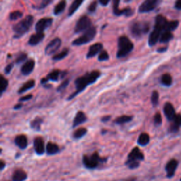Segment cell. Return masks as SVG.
<instances>
[{
    "label": "cell",
    "instance_id": "cell-1",
    "mask_svg": "<svg viewBox=\"0 0 181 181\" xmlns=\"http://www.w3.org/2000/svg\"><path fill=\"white\" fill-rule=\"evenodd\" d=\"M101 73L99 71L94 70L92 71L91 72H89L85 74L84 75L82 76V77H78L77 79L75 80V87L76 90L72 93L70 96L67 98V100H72L77 96L78 94H79L80 93L86 89L87 86L94 84L96 81L99 79V78L101 77Z\"/></svg>",
    "mask_w": 181,
    "mask_h": 181
},
{
    "label": "cell",
    "instance_id": "cell-2",
    "mask_svg": "<svg viewBox=\"0 0 181 181\" xmlns=\"http://www.w3.org/2000/svg\"><path fill=\"white\" fill-rule=\"evenodd\" d=\"M33 16L32 15H28L24 18L23 20H21L15 24L13 26V31L15 35L14 38H20L22 36L28 32L30 30L31 27L32 26L33 23Z\"/></svg>",
    "mask_w": 181,
    "mask_h": 181
},
{
    "label": "cell",
    "instance_id": "cell-3",
    "mask_svg": "<svg viewBox=\"0 0 181 181\" xmlns=\"http://www.w3.org/2000/svg\"><path fill=\"white\" fill-rule=\"evenodd\" d=\"M117 46H118V50L116 54L117 58L125 57L134 49L133 42L125 36H120L118 38Z\"/></svg>",
    "mask_w": 181,
    "mask_h": 181
},
{
    "label": "cell",
    "instance_id": "cell-4",
    "mask_svg": "<svg viewBox=\"0 0 181 181\" xmlns=\"http://www.w3.org/2000/svg\"><path fill=\"white\" fill-rule=\"evenodd\" d=\"M107 158H101L99 156V154L96 151L90 156H88L87 155H84L83 156V163L86 168L89 169H94L97 168L101 163L106 162Z\"/></svg>",
    "mask_w": 181,
    "mask_h": 181
},
{
    "label": "cell",
    "instance_id": "cell-5",
    "mask_svg": "<svg viewBox=\"0 0 181 181\" xmlns=\"http://www.w3.org/2000/svg\"><path fill=\"white\" fill-rule=\"evenodd\" d=\"M149 28L150 26L147 22H135L132 24L130 32L134 38H140L149 32Z\"/></svg>",
    "mask_w": 181,
    "mask_h": 181
},
{
    "label": "cell",
    "instance_id": "cell-6",
    "mask_svg": "<svg viewBox=\"0 0 181 181\" xmlns=\"http://www.w3.org/2000/svg\"><path fill=\"white\" fill-rule=\"evenodd\" d=\"M96 35V29L95 27L91 26L88 30H86L80 37L76 39L72 42V45L74 46H80L84 44H87L90 43V41L94 40L95 36Z\"/></svg>",
    "mask_w": 181,
    "mask_h": 181
},
{
    "label": "cell",
    "instance_id": "cell-7",
    "mask_svg": "<svg viewBox=\"0 0 181 181\" xmlns=\"http://www.w3.org/2000/svg\"><path fill=\"white\" fill-rule=\"evenodd\" d=\"M91 27V20L87 16H83L77 21L74 28V33H79L86 31Z\"/></svg>",
    "mask_w": 181,
    "mask_h": 181
},
{
    "label": "cell",
    "instance_id": "cell-8",
    "mask_svg": "<svg viewBox=\"0 0 181 181\" xmlns=\"http://www.w3.org/2000/svg\"><path fill=\"white\" fill-rule=\"evenodd\" d=\"M161 0H145L139 7V13H147L155 9L158 6Z\"/></svg>",
    "mask_w": 181,
    "mask_h": 181
},
{
    "label": "cell",
    "instance_id": "cell-9",
    "mask_svg": "<svg viewBox=\"0 0 181 181\" xmlns=\"http://www.w3.org/2000/svg\"><path fill=\"white\" fill-rule=\"evenodd\" d=\"M120 0H112V11L113 14L117 16L124 15L126 17L133 16V11L131 8H125L123 9H119V4Z\"/></svg>",
    "mask_w": 181,
    "mask_h": 181
},
{
    "label": "cell",
    "instance_id": "cell-10",
    "mask_svg": "<svg viewBox=\"0 0 181 181\" xmlns=\"http://www.w3.org/2000/svg\"><path fill=\"white\" fill-rule=\"evenodd\" d=\"M62 45V40L60 38H56L49 43L45 48V53L47 55H51L57 52Z\"/></svg>",
    "mask_w": 181,
    "mask_h": 181
},
{
    "label": "cell",
    "instance_id": "cell-11",
    "mask_svg": "<svg viewBox=\"0 0 181 181\" xmlns=\"http://www.w3.org/2000/svg\"><path fill=\"white\" fill-rule=\"evenodd\" d=\"M53 19L52 18H42L37 21L35 26L36 33H42L52 25Z\"/></svg>",
    "mask_w": 181,
    "mask_h": 181
},
{
    "label": "cell",
    "instance_id": "cell-12",
    "mask_svg": "<svg viewBox=\"0 0 181 181\" xmlns=\"http://www.w3.org/2000/svg\"><path fill=\"white\" fill-rule=\"evenodd\" d=\"M33 147L35 152L37 154L38 156H42L45 152V143L42 137H38L33 141Z\"/></svg>",
    "mask_w": 181,
    "mask_h": 181
},
{
    "label": "cell",
    "instance_id": "cell-13",
    "mask_svg": "<svg viewBox=\"0 0 181 181\" xmlns=\"http://www.w3.org/2000/svg\"><path fill=\"white\" fill-rule=\"evenodd\" d=\"M144 159L143 153L138 147H134L129 154L127 161H141Z\"/></svg>",
    "mask_w": 181,
    "mask_h": 181
},
{
    "label": "cell",
    "instance_id": "cell-14",
    "mask_svg": "<svg viewBox=\"0 0 181 181\" xmlns=\"http://www.w3.org/2000/svg\"><path fill=\"white\" fill-rule=\"evenodd\" d=\"M62 73L59 69H55L52 71V72L49 73L47 75V77L41 79V84H45L49 82V81H52V82H57L60 79V75L62 74Z\"/></svg>",
    "mask_w": 181,
    "mask_h": 181
},
{
    "label": "cell",
    "instance_id": "cell-15",
    "mask_svg": "<svg viewBox=\"0 0 181 181\" xmlns=\"http://www.w3.org/2000/svg\"><path fill=\"white\" fill-rule=\"evenodd\" d=\"M34 67H35V61L32 60V59L28 60L21 67V74L24 76H28L31 74L34 69Z\"/></svg>",
    "mask_w": 181,
    "mask_h": 181
},
{
    "label": "cell",
    "instance_id": "cell-16",
    "mask_svg": "<svg viewBox=\"0 0 181 181\" xmlns=\"http://www.w3.org/2000/svg\"><path fill=\"white\" fill-rule=\"evenodd\" d=\"M163 112L168 120L173 121L176 116L175 111L174 107L170 103H166L164 107H163Z\"/></svg>",
    "mask_w": 181,
    "mask_h": 181
},
{
    "label": "cell",
    "instance_id": "cell-17",
    "mask_svg": "<svg viewBox=\"0 0 181 181\" xmlns=\"http://www.w3.org/2000/svg\"><path fill=\"white\" fill-rule=\"evenodd\" d=\"M103 44L100 43H95L94 45H92L89 49V51H88L87 55H86V58L87 59H90L96 56L97 54L100 53L103 50Z\"/></svg>",
    "mask_w": 181,
    "mask_h": 181
},
{
    "label": "cell",
    "instance_id": "cell-18",
    "mask_svg": "<svg viewBox=\"0 0 181 181\" xmlns=\"http://www.w3.org/2000/svg\"><path fill=\"white\" fill-rule=\"evenodd\" d=\"M178 164V161L175 159H171L170 161H168V163L166 166V170L167 173L168 178H170L174 175Z\"/></svg>",
    "mask_w": 181,
    "mask_h": 181
},
{
    "label": "cell",
    "instance_id": "cell-19",
    "mask_svg": "<svg viewBox=\"0 0 181 181\" xmlns=\"http://www.w3.org/2000/svg\"><path fill=\"white\" fill-rule=\"evenodd\" d=\"M87 121V117L85 113L82 111H78L73 120L72 128H77L80 124L86 123Z\"/></svg>",
    "mask_w": 181,
    "mask_h": 181
},
{
    "label": "cell",
    "instance_id": "cell-20",
    "mask_svg": "<svg viewBox=\"0 0 181 181\" xmlns=\"http://www.w3.org/2000/svg\"><path fill=\"white\" fill-rule=\"evenodd\" d=\"M161 31L158 30V29L154 28L151 31L150 35L149 36V40H148V44L149 46H154L155 45L158 40L160 39L161 37Z\"/></svg>",
    "mask_w": 181,
    "mask_h": 181
},
{
    "label": "cell",
    "instance_id": "cell-21",
    "mask_svg": "<svg viewBox=\"0 0 181 181\" xmlns=\"http://www.w3.org/2000/svg\"><path fill=\"white\" fill-rule=\"evenodd\" d=\"M45 38V34L43 32L42 33H36L33 34L29 38L28 44L31 46H36L38 45L39 43H41Z\"/></svg>",
    "mask_w": 181,
    "mask_h": 181
},
{
    "label": "cell",
    "instance_id": "cell-22",
    "mask_svg": "<svg viewBox=\"0 0 181 181\" xmlns=\"http://www.w3.org/2000/svg\"><path fill=\"white\" fill-rule=\"evenodd\" d=\"M14 143L19 149L24 150L28 146V139L24 134H20L16 136L14 139Z\"/></svg>",
    "mask_w": 181,
    "mask_h": 181
},
{
    "label": "cell",
    "instance_id": "cell-23",
    "mask_svg": "<svg viewBox=\"0 0 181 181\" xmlns=\"http://www.w3.org/2000/svg\"><path fill=\"white\" fill-rule=\"evenodd\" d=\"M168 22V21H167V19H166L164 16L161 15H158L156 18L154 28L158 29V30L161 31V32H162V31H164Z\"/></svg>",
    "mask_w": 181,
    "mask_h": 181
},
{
    "label": "cell",
    "instance_id": "cell-24",
    "mask_svg": "<svg viewBox=\"0 0 181 181\" xmlns=\"http://www.w3.org/2000/svg\"><path fill=\"white\" fill-rule=\"evenodd\" d=\"M26 173L23 170L17 169L12 175V181H25L27 179Z\"/></svg>",
    "mask_w": 181,
    "mask_h": 181
},
{
    "label": "cell",
    "instance_id": "cell-25",
    "mask_svg": "<svg viewBox=\"0 0 181 181\" xmlns=\"http://www.w3.org/2000/svg\"><path fill=\"white\" fill-rule=\"evenodd\" d=\"M45 151L48 155H55L60 151V148H59L57 144L50 141V142H48L46 144Z\"/></svg>",
    "mask_w": 181,
    "mask_h": 181
},
{
    "label": "cell",
    "instance_id": "cell-26",
    "mask_svg": "<svg viewBox=\"0 0 181 181\" xmlns=\"http://www.w3.org/2000/svg\"><path fill=\"white\" fill-rule=\"evenodd\" d=\"M84 1V0H74V1L72 3V4H71L69 10H68L67 16L69 17L72 16L73 14L77 11V9L81 6Z\"/></svg>",
    "mask_w": 181,
    "mask_h": 181
},
{
    "label": "cell",
    "instance_id": "cell-27",
    "mask_svg": "<svg viewBox=\"0 0 181 181\" xmlns=\"http://www.w3.org/2000/svg\"><path fill=\"white\" fill-rule=\"evenodd\" d=\"M36 85V82L33 79H31V80H28V82H26L25 84H24L20 88V89H19L18 90V94H23V93L26 92L27 90H30L31 89H33V88Z\"/></svg>",
    "mask_w": 181,
    "mask_h": 181
},
{
    "label": "cell",
    "instance_id": "cell-28",
    "mask_svg": "<svg viewBox=\"0 0 181 181\" xmlns=\"http://www.w3.org/2000/svg\"><path fill=\"white\" fill-rule=\"evenodd\" d=\"M150 141V137H149L147 133H143L140 134V135L139 136L137 139V144L139 146H144L149 143Z\"/></svg>",
    "mask_w": 181,
    "mask_h": 181
},
{
    "label": "cell",
    "instance_id": "cell-29",
    "mask_svg": "<svg viewBox=\"0 0 181 181\" xmlns=\"http://www.w3.org/2000/svg\"><path fill=\"white\" fill-rule=\"evenodd\" d=\"M43 123V118H41L40 117H36V118H34L33 120H31L30 123V126L34 130L39 131L40 129L41 125Z\"/></svg>",
    "mask_w": 181,
    "mask_h": 181
},
{
    "label": "cell",
    "instance_id": "cell-30",
    "mask_svg": "<svg viewBox=\"0 0 181 181\" xmlns=\"http://www.w3.org/2000/svg\"><path fill=\"white\" fill-rule=\"evenodd\" d=\"M66 6H67V2H66L65 0H62L55 6L54 8V14L55 16L60 15V14H62L63 11H65L66 8Z\"/></svg>",
    "mask_w": 181,
    "mask_h": 181
},
{
    "label": "cell",
    "instance_id": "cell-31",
    "mask_svg": "<svg viewBox=\"0 0 181 181\" xmlns=\"http://www.w3.org/2000/svg\"><path fill=\"white\" fill-rule=\"evenodd\" d=\"M133 117L131 116H122L120 117H117L114 120V123L117 124H123L129 123V122L133 120Z\"/></svg>",
    "mask_w": 181,
    "mask_h": 181
},
{
    "label": "cell",
    "instance_id": "cell-32",
    "mask_svg": "<svg viewBox=\"0 0 181 181\" xmlns=\"http://www.w3.org/2000/svg\"><path fill=\"white\" fill-rule=\"evenodd\" d=\"M87 133V129L85 128H81L77 129L73 133V138L75 139H79L84 137Z\"/></svg>",
    "mask_w": 181,
    "mask_h": 181
},
{
    "label": "cell",
    "instance_id": "cell-33",
    "mask_svg": "<svg viewBox=\"0 0 181 181\" xmlns=\"http://www.w3.org/2000/svg\"><path fill=\"white\" fill-rule=\"evenodd\" d=\"M173 38V34L170 31H163V33L161 35L160 42L162 43H166L169 42V41Z\"/></svg>",
    "mask_w": 181,
    "mask_h": 181
},
{
    "label": "cell",
    "instance_id": "cell-34",
    "mask_svg": "<svg viewBox=\"0 0 181 181\" xmlns=\"http://www.w3.org/2000/svg\"><path fill=\"white\" fill-rule=\"evenodd\" d=\"M9 86V82L3 76H0V94L2 95L4 91H6Z\"/></svg>",
    "mask_w": 181,
    "mask_h": 181
},
{
    "label": "cell",
    "instance_id": "cell-35",
    "mask_svg": "<svg viewBox=\"0 0 181 181\" xmlns=\"http://www.w3.org/2000/svg\"><path fill=\"white\" fill-rule=\"evenodd\" d=\"M68 54H69V49L67 48H65L62 52L59 53L58 54H56L53 57V60L54 61H59V60H62V59L65 58L67 57Z\"/></svg>",
    "mask_w": 181,
    "mask_h": 181
},
{
    "label": "cell",
    "instance_id": "cell-36",
    "mask_svg": "<svg viewBox=\"0 0 181 181\" xmlns=\"http://www.w3.org/2000/svg\"><path fill=\"white\" fill-rule=\"evenodd\" d=\"M161 82L162 84L166 86H170L173 83L172 77L169 74H164L161 77Z\"/></svg>",
    "mask_w": 181,
    "mask_h": 181
},
{
    "label": "cell",
    "instance_id": "cell-37",
    "mask_svg": "<svg viewBox=\"0 0 181 181\" xmlns=\"http://www.w3.org/2000/svg\"><path fill=\"white\" fill-rule=\"evenodd\" d=\"M179 22L178 21H173L170 22H168L167 25L166 26L165 31H173L176 29V28L178 26Z\"/></svg>",
    "mask_w": 181,
    "mask_h": 181
},
{
    "label": "cell",
    "instance_id": "cell-38",
    "mask_svg": "<svg viewBox=\"0 0 181 181\" xmlns=\"http://www.w3.org/2000/svg\"><path fill=\"white\" fill-rule=\"evenodd\" d=\"M23 16V13L20 11H14L9 14V19L11 21H16Z\"/></svg>",
    "mask_w": 181,
    "mask_h": 181
},
{
    "label": "cell",
    "instance_id": "cell-39",
    "mask_svg": "<svg viewBox=\"0 0 181 181\" xmlns=\"http://www.w3.org/2000/svg\"><path fill=\"white\" fill-rule=\"evenodd\" d=\"M158 99H159V95H158V91L156 90H154L151 94V103L154 106H156L158 103Z\"/></svg>",
    "mask_w": 181,
    "mask_h": 181
},
{
    "label": "cell",
    "instance_id": "cell-40",
    "mask_svg": "<svg viewBox=\"0 0 181 181\" xmlns=\"http://www.w3.org/2000/svg\"><path fill=\"white\" fill-rule=\"evenodd\" d=\"M109 60V55L106 50H102L99 53V57H98V60L100 62H103V61H107Z\"/></svg>",
    "mask_w": 181,
    "mask_h": 181
},
{
    "label": "cell",
    "instance_id": "cell-41",
    "mask_svg": "<svg viewBox=\"0 0 181 181\" xmlns=\"http://www.w3.org/2000/svg\"><path fill=\"white\" fill-rule=\"evenodd\" d=\"M125 165L129 169H135V168L139 167L140 163H139V161H126Z\"/></svg>",
    "mask_w": 181,
    "mask_h": 181
},
{
    "label": "cell",
    "instance_id": "cell-42",
    "mask_svg": "<svg viewBox=\"0 0 181 181\" xmlns=\"http://www.w3.org/2000/svg\"><path fill=\"white\" fill-rule=\"evenodd\" d=\"M26 58H27L26 54L24 53H21L19 54V55H18V57H17V58L16 59L15 62L18 65L21 64V63L23 62L24 61L26 60Z\"/></svg>",
    "mask_w": 181,
    "mask_h": 181
},
{
    "label": "cell",
    "instance_id": "cell-43",
    "mask_svg": "<svg viewBox=\"0 0 181 181\" xmlns=\"http://www.w3.org/2000/svg\"><path fill=\"white\" fill-rule=\"evenodd\" d=\"M54 1V0H42L41 3L40 4V5H38L36 8L38 9H45V7H47L49 4L52 3V2Z\"/></svg>",
    "mask_w": 181,
    "mask_h": 181
},
{
    "label": "cell",
    "instance_id": "cell-44",
    "mask_svg": "<svg viewBox=\"0 0 181 181\" xmlns=\"http://www.w3.org/2000/svg\"><path fill=\"white\" fill-rule=\"evenodd\" d=\"M154 122L156 125H160L162 123V118H161V116L159 112L155 114L154 117Z\"/></svg>",
    "mask_w": 181,
    "mask_h": 181
},
{
    "label": "cell",
    "instance_id": "cell-45",
    "mask_svg": "<svg viewBox=\"0 0 181 181\" xmlns=\"http://www.w3.org/2000/svg\"><path fill=\"white\" fill-rule=\"evenodd\" d=\"M96 9H97V2L94 1L90 4V5L89 6V7H88V11H89L90 13H94V12H95V11L96 10Z\"/></svg>",
    "mask_w": 181,
    "mask_h": 181
},
{
    "label": "cell",
    "instance_id": "cell-46",
    "mask_svg": "<svg viewBox=\"0 0 181 181\" xmlns=\"http://www.w3.org/2000/svg\"><path fill=\"white\" fill-rule=\"evenodd\" d=\"M69 84V79H66L63 82L62 84H61L60 86H59L57 90V91H61V90H64L66 89V87Z\"/></svg>",
    "mask_w": 181,
    "mask_h": 181
},
{
    "label": "cell",
    "instance_id": "cell-47",
    "mask_svg": "<svg viewBox=\"0 0 181 181\" xmlns=\"http://www.w3.org/2000/svg\"><path fill=\"white\" fill-rule=\"evenodd\" d=\"M14 63H10V64H9L8 65H7L6 67L4 68V74H10L11 70L13 69V68H14Z\"/></svg>",
    "mask_w": 181,
    "mask_h": 181
},
{
    "label": "cell",
    "instance_id": "cell-48",
    "mask_svg": "<svg viewBox=\"0 0 181 181\" xmlns=\"http://www.w3.org/2000/svg\"><path fill=\"white\" fill-rule=\"evenodd\" d=\"M173 123L175 124L178 127H181V115H176L174 120H173Z\"/></svg>",
    "mask_w": 181,
    "mask_h": 181
},
{
    "label": "cell",
    "instance_id": "cell-49",
    "mask_svg": "<svg viewBox=\"0 0 181 181\" xmlns=\"http://www.w3.org/2000/svg\"><path fill=\"white\" fill-rule=\"evenodd\" d=\"M32 97H33L32 94H28V95H26V96L21 97L20 99H19V102H24V101H29V100H31V99H32Z\"/></svg>",
    "mask_w": 181,
    "mask_h": 181
},
{
    "label": "cell",
    "instance_id": "cell-50",
    "mask_svg": "<svg viewBox=\"0 0 181 181\" xmlns=\"http://www.w3.org/2000/svg\"><path fill=\"white\" fill-rule=\"evenodd\" d=\"M111 116H106L102 117V118L101 119V121L102 122V123H106V122L109 121L110 120H111Z\"/></svg>",
    "mask_w": 181,
    "mask_h": 181
},
{
    "label": "cell",
    "instance_id": "cell-51",
    "mask_svg": "<svg viewBox=\"0 0 181 181\" xmlns=\"http://www.w3.org/2000/svg\"><path fill=\"white\" fill-rule=\"evenodd\" d=\"M175 7V9H178V10H181V0H176Z\"/></svg>",
    "mask_w": 181,
    "mask_h": 181
},
{
    "label": "cell",
    "instance_id": "cell-52",
    "mask_svg": "<svg viewBox=\"0 0 181 181\" xmlns=\"http://www.w3.org/2000/svg\"><path fill=\"white\" fill-rule=\"evenodd\" d=\"M99 1L100 2V4H101L102 6H106L109 4V2H110V1H111V0H99Z\"/></svg>",
    "mask_w": 181,
    "mask_h": 181
},
{
    "label": "cell",
    "instance_id": "cell-53",
    "mask_svg": "<svg viewBox=\"0 0 181 181\" xmlns=\"http://www.w3.org/2000/svg\"><path fill=\"white\" fill-rule=\"evenodd\" d=\"M5 163L4 162L3 160H1L0 161V169H1V170H3L4 168H5Z\"/></svg>",
    "mask_w": 181,
    "mask_h": 181
},
{
    "label": "cell",
    "instance_id": "cell-54",
    "mask_svg": "<svg viewBox=\"0 0 181 181\" xmlns=\"http://www.w3.org/2000/svg\"><path fill=\"white\" fill-rule=\"evenodd\" d=\"M22 106H23V105L22 104H16V105H15V106H14V110H19V109H21V107H22Z\"/></svg>",
    "mask_w": 181,
    "mask_h": 181
},
{
    "label": "cell",
    "instance_id": "cell-55",
    "mask_svg": "<svg viewBox=\"0 0 181 181\" xmlns=\"http://www.w3.org/2000/svg\"><path fill=\"white\" fill-rule=\"evenodd\" d=\"M167 48H158L157 50V52L158 53H163V52H166V50H167Z\"/></svg>",
    "mask_w": 181,
    "mask_h": 181
},
{
    "label": "cell",
    "instance_id": "cell-56",
    "mask_svg": "<svg viewBox=\"0 0 181 181\" xmlns=\"http://www.w3.org/2000/svg\"><path fill=\"white\" fill-rule=\"evenodd\" d=\"M137 180V178H129L128 179L124 180V181H136Z\"/></svg>",
    "mask_w": 181,
    "mask_h": 181
},
{
    "label": "cell",
    "instance_id": "cell-57",
    "mask_svg": "<svg viewBox=\"0 0 181 181\" xmlns=\"http://www.w3.org/2000/svg\"><path fill=\"white\" fill-rule=\"evenodd\" d=\"M126 1H127V2H129V1H130V0H126Z\"/></svg>",
    "mask_w": 181,
    "mask_h": 181
},
{
    "label": "cell",
    "instance_id": "cell-58",
    "mask_svg": "<svg viewBox=\"0 0 181 181\" xmlns=\"http://www.w3.org/2000/svg\"><path fill=\"white\" fill-rule=\"evenodd\" d=\"M180 181H181V178H180Z\"/></svg>",
    "mask_w": 181,
    "mask_h": 181
}]
</instances>
